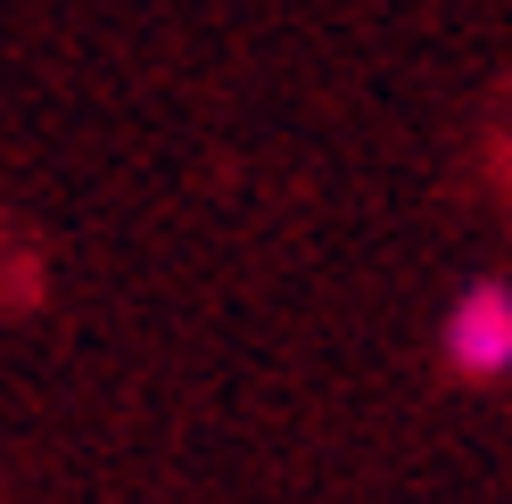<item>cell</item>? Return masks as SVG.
<instances>
[{"label": "cell", "mask_w": 512, "mask_h": 504, "mask_svg": "<svg viewBox=\"0 0 512 504\" xmlns=\"http://www.w3.org/2000/svg\"><path fill=\"white\" fill-rule=\"evenodd\" d=\"M446 364L463 381H512V290L504 281H471L446 306Z\"/></svg>", "instance_id": "obj_1"}]
</instances>
